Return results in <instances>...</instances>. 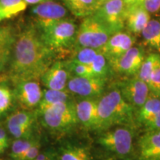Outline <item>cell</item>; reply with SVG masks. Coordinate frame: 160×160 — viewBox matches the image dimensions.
<instances>
[{
	"instance_id": "1",
	"label": "cell",
	"mask_w": 160,
	"mask_h": 160,
	"mask_svg": "<svg viewBox=\"0 0 160 160\" xmlns=\"http://www.w3.org/2000/svg\"><path fill=\"white\" fill-rule=\"evenodd\" d=\"M56 53L40 37L37 28L25 27L17 33L9 62L8 77L13 84L39 79L53 62Z\"/></svg>"
},
{
	"instance_id": "2",
	"label": "cell",
	"mask_w": 160,
	"mask_h": 160,
	"mask_svg": "<svg viewBox=\"0 0 160 160\" xmlns=\"http://www.w3.org/2000/svg\"><path fill=\"white\" fill-rule=\"evenodd\" d=\"M97 111V129L130 125L133 122V107L124 99L119 90H113L98 100Z\"/></svg>"
},
{
	"instance_id": "3",
	"label": "cell",
	"mask_w": 160,
	"mask_h": 160,
	"mask_svg": "<svg viewBox=\"0 0 160 160\" xmlns=\"http://www.w3.org/2000/svg\"><path fill=\"white\" fill-rule=\"evenodd\" d=\"M75 105L71 100L36 111L45 128L55 133H63L73 128L78 123Z\"/></svg>"
},
{
	"instance_id": "4",
	"label": "cell",
	"mask_w": 160,
	"mask_h": 160,
	"mask_svg": "<svg viewBox=\"0 0 160 160\" xmlns=\"http://www.w3.org/2000/svg\"><path fill=\"white\" fill-rule=\"evenodd\" d=\"M77 29L74 22L63 19L38 30L44 43L57 53L75 45Z\"/></svg>"
},
{
	"instance_id": "5",
	"label": "cell",
	"mask_w": 160,
	"mask_h": 160,
	"mask_svg": "<svg viewBox=\"0 0 160 160\" xmlns=\"http://www.w3.org/2000/svg\"><path fill=\"white\" fill-rule=\"evenodd\" d=\"M113 34L111 29L94 14L84 17L77 29L75 46L100 50Z\"/></svg>"
},
{
	"instance_id": "6",
	"label": "cell",
	"mask_w": 160,
	"mask_h": 160,
	"mask_svg": "<svg viewBox=\"0 0 160 160\" xmlns=\"http://www.w3.org/2000/svg\"><path fill=\"white\" fill-rule=\"evenodd\" d=\"M97 141L107 151L119 157H125L133 149V132L126 127L105 129Z\"/></svg>"
},
{
	"instance_id": "7",
	"label": "cell",
	"mask_w": 160,
	"mask_h": 160,
	"mask_svg": "<svg viewBox=\"0 0 160 160\" xmlns=\"http://www.w3.org/2000/svg\"><path fill=\"white\" fill-rule=\"evenodd\" d=\"M16 102L22 110L33 111L37 108L42 97L43 91L39 79H25L13 84Z\"/></svg>"
},
{
	"instance_id": "8",
	"label": "cell",
	"mask_w": 160,
	"mask_h": 160,
	"mask_svg": "<svg viewBox=\"0 0 160 160\" xmlns=\"http://www.w3.org/2000/svg\"><path fill=\"white\" fill-rule=\"evenodd\" d=\"M126 8L123 0H110L100 6L93 14L115 33L125 28Z\"/></svg>"
},
{
	"instance_id": "9",
	"label": "cell",
	"mask_w": 160,
	"mask_h": 160,
	"mask_svg": "<svg viewBox=\"0 0 160 160\" xmlns=\"http://www.w3.org/2000/svg\"><path fill=\"white\" fill-rule=\"evenodd\" d=\"M37 117L36 111L22 109L13 112L6 121L9 133L16 139L32 138L33 127Z\"/></svg>"
},
{
	"instance_id": "10",
	"label": "cell",
	"mask_w": 160,
	"mask_h": 160,
	"mask_svg": "<svg viewBox=\"0 0 160 160\" xmlns=\"http://www.w3.org/2000/svg\"><path fill=\"white\" fill-rule=\"evenodd\" d=\"M68 13V10L65 6L51 0L37 4L31 9V13L34 17L38 29L45 28L59 20L66 19Z\"/></svg>"
},
{
	"instance_id": "11",
	"label": "cell",
	"mask_w": 160,
	"mask_h": 160,
	"mask_svg": "<svg viewBox=\"0 0 160 160\" xmlns=\"http://www.w3.org/2000/svg\"><path fill=\"white\" fill-rule=\"evenodd\" d=\"M105 79L99 77H71L67 84V90L71 93L85 98H94L102 93Z\"/></svg>"
},
{
	"instance_id": "12",
	"label": "cell",
	"mask_w": 160,
	"mask_h": 160,
	"mask_svg": "<svg viewBox=\"0 0 160 160\" xmlns=\"http://www.w3.org/2000/svg\"><path fill=\"white\" fill-rule=\"evenodd\" d=\"M144 59L145 53L143 49L137 46H133L121 57L110 64L119 73L133 76L137 74Z\"/></svg>"
},
{
	"instance_id": "13",
	"label": "cell",
	"mask_w": 160,
	"mask_h": 160,
	"mask_svg": "<svg viewBox=\"0 0 160 160\" xmlns=\"http://www.w3.org/2000/svg\"><path fill=\"white\" fill-rule=\"evenodd\" d=\"M135 38L130 32L119 31L109 38L100 51L105 55L110 63L124 54L133 47Z\"/></svg>"
},
{
	"instance_id": "14",
	"label": "cell",
	"mask_w": 160,
	"mask_h": 160,
	"mask_svg": "<svg viewBox=\"0 0 160 160\" xmlns=\"http://www.w3.org/2000/svg\"><path fill=\"white\" fill-rule=\"evenodd\" d=\"M119 91L133 108H139L149 97L147 83L138 77L120 84Z\"/></svg>"
},
{
	"instance_id": "15",
	"label": "cell",
	"mask_w": 160,
	"mask_h": 160,
	"mask_svg": "<svg viewBox=\"0 0 160 160\" xmlns=\"http://www.w3.org/2000/svg\"><path fill=\"white\" fill-rule=\"evenodd\" d=\"M70 77V72L65 62L57 61L53 62L40 79L46 88L64 91L67 89Z\"/></svg>"
},
{
	"instance_id": "16",
	"label": "cell",
	"mask_w": 160,
	"mask_h": 160,
	"mask_svg": "<svg viewBox=\"0 0 160 160\" xmlns=\"http://www.w3.org/2000/svg\"><path fill=\"white\" fill-rule=\"evenodd\" d=\"M75 107L78 122L88 129H97L98 100L85 98L76 103Z\"/></svg>"
},
{
	"instance_id": "17",
	"label": "cell",
	"mask_w": 160,
	"mask_h": 160,
	"mask_svg": "<svg viewBox=\"0 0 160 160\" xmlns=\"http://www.w3.org/2000/svg\"><path fill=\"white\" fill-rule=\"evenodd\" d=\"M150 19L151 15L149 12L138 4L126 8L125 27L131 33L141 34Z\"/></svg>"
},
{
	"instance_id": "18",
	"label": "cell",
	"mask_w": 160,
	"mask_h": 160,
	"mask_svg": "<svg viewBox=\"0 0 160 160\" xmlns=\"http://www.w3.org/2000/svg\"><path fill=\"white\" fill-rule=\"evenodd\" d=\"M140 160H160V130L147 131L139 141Z\"/></svg>"
},
{
	"instance_id": "19",
	"label": "cell",
	"mask_w": 160,
	"mask_h": 160,
	"mask_svg": "<svg viewBox=\"0 0 160 160\" xmlns=\"http://www.w3.org/2000/svg\"><path fill=\"white\" fill-rule=\"evenodd\" d=\"M17 35L13 25H0V73L9 63Z\"/></svg>"
},
{
	"instance_id": "20",
	"label": "cell",
	"mask_w": 160,
	"mask_h": 160,
	"mask_svg": "<svg viewBox=\"0 0 160 160\" xmlns=\"http://www.w3.org/2000/svg\"><path fill=\"white\" fill-rule=\"evenodd\" d=\"M75 17L84 18L93 14L98 7L97 0H62Z\"/></svg>"
},
{
	"instance_id": "21",
	"label": "cell",
	"mask_w": 160,
	"mask_h": 160,
	"mask_svg": "<svg viewBox=\"0 0 160 160\" xmlns=\"http://www.w3.org/2000/svg\"><path fill=\"white\" fill-rule=\"evenodd\" d=\"M141 34L145 45L160 54V20L150 19Z\"/></svg>"
},
{
	"instance_id": "22",
	"label": "cell",
	"mask_w": 160,
	"mask_h": 160,
	"mask_svg": "<svg viewBox=\"0 0 160 160\" xmlns=\"http://www.w3.org/2000/svg\"><path fill=\"white\" fill-rule=\"evenodd\" d=\"M71 100V93L67 89L64 91H57V90L46 88L43 90L42 97L37 111L42 110L54 104L67 102Z\"/></svg>"
},
{
	"instance_id": "23",
	"label": "cell",
	"mask_w": 160,
	"mask_h": 160,
	"mask_svg": "<svg viewBox=\"0 0 160 160\" xmlns=\"http://www.w3.org/2000/svg\"><path fill=\"white\" fill-rule=\"evenodd\" d=\"M59 159L92 160V158L89 149L85 146L66 145L60 149Z\"/></svg>"
},
{
	"instance_id": "24",
	"label": "cell",
	"mask_w": 160,
	"mask_h": 160,
	"mask_svg": "<svg viewBox=\"0 0 160 160\" xmlns=\"http://www.w3.org/2000/svg\"><path fill=\"white\" fill-rule=\"evenodd\" d=\"M160 112V99L158 97H148L146 102L139 108L138 120L144 125L150 119Z\"/></svg>"
},
{
	"instance_id": "25",
	"label": "cell",
	"mask_w": 160,
	"mask_h": 160,
	"mask_svg": "<svg viewBox=\"0 0 160 160\" xmlns=\"http://www.w3.org/2000/svg\"><path fill=\"white\" fill-rule=\"evenodd\" d=\"M160 68V54L158 53H151L145 57L137 77L147 82L152 73Z\"/></svg>"
},
{
	"instance_id": "26",
	"label": "cell",
	"mask_w": 160,
	"mask_h": 160,
	"mask_svg": "<svg viewBox=\"0 0 160 160\" xmlns=\"http://www.w3.org/2000/svg\"><path fill=\"white\" fill-rule=\"evenodd\" d=\"M16 103L13 90L5 82H0V118L11 111Z\"/></svg>"
},
{
	"instance_id": "27",
	"label": "cell",
	"mask_w": 160,
	"mask_h": 160,
	"mask_svg": "<svg viewBox=\"0 0 160 160\" xmlns=\"http://www.w3.org/2000/svg\"><path fill=\"white\" fill-rule=\"evenodd\" d=\"M38 139L33 137L30 139H16L12 143L10 157L12 160H18Z\"/></svg>"
},
{
	"instance_id": "28",
	"label": "cell",
	"mask_w": 160,
	"mask_h": 160,
	"mask_svg": "<svg viewBox=\"0 0 160 160\" xmlns=\"http://www.w3.org/2000/svg\"><path fill=\"white\" fill-rule=\"evenodd\" d=\"M0 6L11 19L25 11L28 4L25 0H0Z\"/></svg>"
},
{
	"instance_id": "29",
	"label": "cell",
	"mask_w": 160,
	"mask_h": 160,
	"mask_svg": "<svg viewBox=\"0 0 160 160\" xmlns=\"http://www.w3.org/2000/svg\"><path fill=\"white\" fill-rule=\"evenodd\" d=\"M108 61L106 59L105 55L101 51H99L90 65V68L95 77L106 79L108 73Z\"/></svg>"
},
{
	"instance_id": "30",
	"label": "cell",
	"mask_w": 160,
	"mask_h": 160,
	"mask_svg": "<svg viewBox=\"0 0 160 160\" xmlns=\"http://www.w3.org/2000/svg\"><path fill=\"white\" fill-rule=\"evenodd\" d=\"M100 50L91 48H77L74 57L72 59L84 65L89 66L95 59Z\"/></svg>"
},
{
	"instance_id": "31",
	"label": "cell",
	"mask_w": 160,
	"mask_h": 160,
	"mask_svg": "<svg viewBox=\"0 0 160 160\" xmlns=\"http://www.w3.org/2000/svg\"><path fill=\"white\" fill-rule=\"evenodd\" d=\"M65 63L69 72L73 73V76L81 77H95L89 66L78 62L73 59L65 62Z\"/></svg>"
},
{
	"instance_id": "32",
	"label": "cell",
	"mask_w": 160,
	"mask_h": 160,
	"mask_svg": "<svg viewBox=\"0 0 160 160\" xmlns=\"http://www.w3.org/2000/svg\"><path fill=\"white\" fill-rule=\"evenodd\" d=\"M146 83L152 94L156 97L160 98V68L152 73Z\"/></svg>"
},
{
	"instance_id": "33",
	"label": "cell",
	"mask_w": 160,
	"mask_h": 160,
	"mask_svg": "<svg viewBox=\"0 0 160 160\" xmlns=\"http://www.w3.org/2000/svg\"><path fill=\"white\" fill-rule=\"evenodd\" d=\"M137 4L150 13H156L160 11V0H138Z\"/></svg>"
},
{
	"instance_id": "34",
	"label": "cell",
	"mask_w": 160,
	"mask_h": 160,
	"mask_svg": "<svg viewBox=\"0 0 160 160\" xmlns=\"http://www.w3.org/2000/svg\"><path fill=\"white\" fill-rule=\"evenodd\" d=\"M40 149H41V143L38 139L18 160H33L40 153Z\"/></svg>"
},
{
	"instance_id": "35",
	"label": "cell",
	"mask_w": 160,
	"mask_h": 160,
	"mask_svg": "<svg viewBox=\"0 0 160 160\" xmlns=\"http://www.w3.org/2000/svg\"><path fill=\"white\" fill-rule=\"evenodd\" d=\"M145 128L147 131H159L160 130V112L157 116L150 119L147 123H145Z\"/></svg>"
},
{
	"instance_id": "36",
	"label": "cell",
	"mask_w": 160,
	"mask_h": 160,
	"mask_svg": "<svg viewBox=\"0 0 160 160\" xmlns=\"http://www.w3.org/2000/svg\"><path fill=\"white\" fill-rule=\"evenodd\" d=\"M56 155H57V153L54 151L49 150V151L40 152L39 154L37 156V157L33 160H48Z\"/></svg>"
},
{
	"instance_id": "37",
	"label": "cell",
	"mask_w": 160,
	"mask_h": 160,
	"mask_svg": "<svg viewBox=\"0 0 160 160\" xmlns=\"http://www.w3.org/2000/svg\"><path fill=\"white\" fill-rule=\"evenodd\" d=\"M0 142L5 145L6 147L8 148L9 146V139L6 133L5 130L3 128L0 127Z\"/></svg>"
},
{
	"instance_id": "38",
	"label": "cell",
	"mask_w": 160,
	"mask_h": 160,
	"mask_svg": "<svg viewBox=\"0 0 160 160\" xmlns=\"http://www.w3.org/2000/svg\"><path fill=\"white\" fill-rule=\"evenodd\" d=\"M10 18L8 17V16L5 13V12L4 11V10L2 8L1 6H0V22L4 21L5 19H8Z\"/></svg>"
},
{
	"instance_id": "39",
	"label": "cell",
	"mask_w": 160,
	"mask_h": 160,
	"mask_svg": "<svg viewBox=\"0 0 160 160\" xmlns=\"http://www.w3.org/2000/svg\"><path fill=\"white\" fill-rule=\"evenodd\" d=\"M25 1L27 2L28 5V4H30V5H37V4L42 2L47 1V0H25Z\"/></svg>"
},
{
	"instance_id": "40",
	"label": "cell",
	"mask_w": 160,
	"mask_h": 160,
	"mask_svg": "<svg viewBox=\"0 0 160 160\" xmlns=\"http://www.w3.org/2000/svg\"><path fill=\"white\" fill-rule=\"evenodd\" d=\"M123 1H124V2H125V5L127 6V7H128V6L137 4L138 0H123Z\"/></svg>"
},
{
	"instance_id": "41",
	"label": "cell",
	"mask_w": 160,
	"mask_h": 160,
	"mask_svg": "<svg viewBox=\"0 0 160 160\" xmlns=\"http://www.w3.org/2000/svg\"><path fill=\"white\" fill-rule=\"evenodd\" d=\"M108 1H110V0H97V4L98 8H99L100 6H102V5H104V4L106 3V2H108Z\"/></svg>"
},
{
	"instance_id": "42",
	"label": "cell",
	"mask_w": 160,
	"mask_h": 160,
	"mask_svg": "<svg viewBox=\"0 0 160 160\" xmlns=\"http://www.w3.org/2000/svg\"><path fill=\"white\" fill-rule=\"evenodd\" d=\"M7 148H8V147H6L5 145H3L2 143L0 142V155H1L2 153H3Z\"/></svg>"
},
{
	"instance_id": "43",
	"label": "cell",
	"mask_w": 160,
	"mask_h": 160,
	"mask_svg": "<svg viewBox=\"0 0 160 160\" xmlns=\"http://www.w3.org/2000/svg\"><path fill=\"white\" fill-rule=\"evenodd\" d=\"M48 160H58V159H57V154L56 155V156H54V157H53L51 158V159H48Z\"/></svg>"
}]
</instances>
